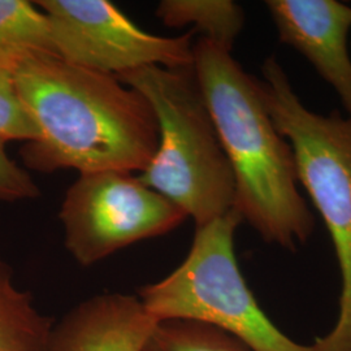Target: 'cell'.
Here are the masks:
<instances>
[{
    "mask_svg": "<svg viewBox=\"0 0 351 351\" xmlns=\"http://www.w3.org/2000/svg\"><path fill=\"white\" fill-rule=\"evenodd\" d=\"M145 351H250L239 339L188 320L159 322Z\"/></svg>",
    "mask_w": 351,
    "mask_h": 351,
    "instance_id": "obj_13",
    "label": "cell"
},
{
    "mask_svg": "<svg viewBox=\"0 0 351 351\" xmlns=\"http://www.w3.org/2000/svg\"><path fill=\"white\" fill-rule=\"evenodd\" d=\"M40 190L30 173L13 162L7 154L5 143L0 141V202H14L34 199Z\"/></svg>",
    "mask_w": 351,
    "mask_h": 351,
    "instance_id": "obj_15",
    "label": "cell"
},
{
    "mask_svg": "<svg viewBox=\"0 0 351 351\" xmlns=\"http://www.w3.org/2000/svg\"><path fill=\"white\" fill-rule=\"evenodd\" d=\"M116 77L147 101L158 123V149L139 180L197 226L233 210L234 177L193 68L150 65Z\"/></svg>",
    "mask_w": 351,
    "mask_h": 351,
    "instance_id": "obj_3",
    "label": "cell"
},
{
    "mask_svg": "<svg viewBox=\"0 0 351 351\" xmlns=\"http://www.w3.org/2000/svg\"><path fill=\"white\" fill-rule=\"evenodd\" d=\"M58 55L50 23L36 3L0 0V69L14 73L39 55Z\"/></svg>",
    "mask_w": 351,
    "mask_h": 351,
    "instance_id": "obj_10",
    "label": "cell"
},
{
    "mask_svg": "<svg viewBox=\"0 0 351 351\" xmlns=\"http://www.w3.org/2000/svg\"><path fill=\"white\" fill-rule=\"evenodd\" d=\"M50 23L56 53L68 63L119 75L143 66L191 69L194 32L154 36L107 0H38Z\"/></svg>",
    "mask_w": 351,
    "mask_h": 351,
    "instance_id": "obj_7",
    "label": "cell"
},
{
    "mask_svg": "<svg viewBox=\"0 0 351 351\" xmlns=\"http://www.w3.org/2000/svg\"><path fill=\"white\" fill-rule=\"evenodd\" d=\"M158 323L139 297L99 294L52 326L47 351H145Z\"/></svg>",
    "mask_w": 351,
    "mask_h": 351,
    "instance_id": "obj_9",
    "label": "cell"
},
{
    "mask_svg": "<svg viewBox=\"0 0 351 351\" xmlns=\"http://www.w3.org/2000/svg\"><path fill=\"white\" fill-rule=\"evenodd\" d=\"M156 16L169 27L193 25L194 33L226 51L245 26V12L232 0H163Z\"/></svg>",
    "mask_w": 351,
    "mask_h": 351,
    "instance_id": "obj_12",
    "label": "cell"
},
{
    "mask_svg": "<svg viewBox=\"0 0 351 351\" xmlns=\"http://www.w3.org/2000/svg\"><path fill=\"white\" fill-rule=\"evenodd\" d=\"M20 98L37 128L20 155L27 169L52 173L73 168L143 172L159 130L150 104L116 75L39 55L14 72Z\"/></svg>",
    "mask_w": 351,
    "mask_h": 351,
    "instance_id": "obj_1",
    "label": "cell"
},
{
    "mask_svg": "<svg viewBox=\"0 0 351 351\" xmlns=\"http://www.w3.org/2000/svg\"><path fill=\"white\" fill-rule=\"evenodd\" d=\"M38 137L37 128L25 110L16 86L14 73L0 69V141L30 142Z\"/></svg>",
    "mask_w": 351,
    "mask_h": 351,
    "instance_id": "obj_14",
    "label": "cell"
},
{
    "mask_svg": "<svg viewBox=\"0 0 351 351\" xmlns=\"http://www.w3.org/2000/svg\"><path fill=\"white\" fill-rule=\"evenodd\" d=\"M186 217L173 202L125 171L80 175L59 213L65 247L84 267L139 241L164 236Z\"/></svg>",
    "mask_w": 351,
    "mask_h": 351,
    "instance_id": "obj_6",
    "label": "cell"
},
{
    "mask_svg": "<svg viewBox=\"0 0 351 351\" xmlns=\"http://www.w3.org/2000/svg\"><path fill=\"white\" fill-rule=\"evenodd\" d=\"M258 80L264 104L295 158L298 180L333 242L341 275L339 316L314 351H351V117L311 111L302 103L275 56Z\"/></svg>",
    "mask_w": 351,
    "mask_h": 351,
    "instance_id": "obj_4",
    "label": "cell"
},
{
    "mask_svg": "<svg viewBox=\"0 0 351 351\" xmlns=\"http://www.w3.org/2000/svg\"><path fill=\"white\" fill-rule=\"evenodd\" d=\"M234 210L197 226L185 261L168 276L139 289L158 322L188 320L220 329L250 351H314L288 337L265 315L239 269Z\"/></svg>",
    "mask_w": 351,
    "mask_h": 351,
    "instance_id": "obj_5",
    "label": "cell"
},
{
    "mask_svg": "<svg viewBox=\"0 0 351 351\" xmlns=\"http://www.w3.org/2000/svg\"><path fill=\"white\" fill-rule=\"evenodd\" d=\"M282 43L300 52L337 93L351 117V7L336 0H268Z\"/></svg>",
    "mask_w": 351,
    "mask_h": 351,
    "instance_id": "obj_8",
    "label": "cell"
},
{
    "mask_svg": "<svg viewBox=\"0 0 351 351\" xmlns=\"http://www.w3.org/2000/svg\"><path fill=\"white\" fill-rule=\"evenodd\" d=\"M52 326L32 295L14 285L12 268L0 255V351H47Z\"/></svg>",
    "mask_w": 351,
    "mask_h": 351,
    "instance_id": "obj_11",
    "label": "cell"
},
{
    "mask_svg": "<svg viewBox=\"0 0 351 351\" xmlns=\"http://www.w3.org/2000/svg\"><path fill=\"white\" fill-rule=\"evenodd\" d=\"M193 71L234 177L233 210L267 242L287 250L314 233L315 217L300 191L294 152L264 104L258 78L199 38Z\"/></svg>",
    "mask_w": 351,
    "mask_h": 351,
    "instance_id": "obj_2",
    "label": "cell"
}]
</instances>
